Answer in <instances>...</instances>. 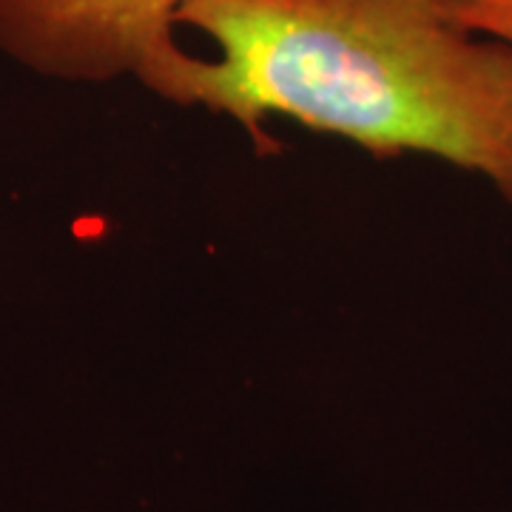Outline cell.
<instances>
[{
    "mask_svg": "<svg viewBox=\"0 0 512 512\" xmlns=\"http://www.w3.org/2000/svg\"><path fill=\"white\" fill-rule=\"evenodd\" d=\"M456 15L478 35L512 46V0H453Z\"/></svg>",
    "mask_w": 512,
    "mask_h": 512,
    "instance_id": "obj_3",
    "label": "cell"
},
{
    "mask_svg": "<svg viewBox=\"0 0 512 512\" xmlns=\"http://www.w3.org/2000/svg\"><path fill=\"white\" fill-rule=\"evenodd\" d=\"M188 0H0V52L60 83H137L180 49Z\"/></svg>",
    "mask_w": 512,
    "mask_h": 512,
    "instance_id": "obj_2",
    "label": "cell"
},
{
    "mask_svg": "<svg viewBox=\"0 0 512 512\" xmlns=\"http://www.w3.org/2000/svg\"><path fill=\"white\" fill-rule=\"evenodd\" d=\"M174 49L140 80L268 146L265 120L342 137L376 157L421 154L476 174L512 208V46L453 0H188Z\"/></svg>",
    "mask_w": 512,
    "mask_h": 512,
    "instance_id": "obj_1",
    "label": "cell"
}]
</instances>
